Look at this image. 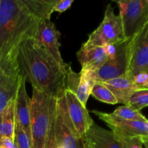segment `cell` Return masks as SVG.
Returning a JSON list of instances; mask_svg holds the SVG:
<instances>
[{
    "label": "cell",
    "mask_w": 148,
    "mask_h": 148,
    "mask_svg": "<svg viewBox=\"0 0 148 148\" xmlns=\"http://www.w3.org/2000/svg\"><path fill=\"white\" fill-rule=\"evenodd\" d=\"M82 70L95 72L98 71L108 59L105 47H95L88 49H81L77 53Z\"/></svg>",
    "instance_id": "cell-15"
},
{
    "label": "cell",
    "mask_w": 148,
    "mask_h": 148,
    "mask_svg": "<svg viewBox=\"0 0 148 148\" xmlns=\"http://www.w3.org/2000/svg\"><path fill=\"white\" fill-rule=\"evenodd\" d=\"M18 63L22 75L33 88L56 99L63 95L66 69L32 38L20 44Z\"/></svg>",
    "instance_id": "cell-2"
},
{
    "label": "cell",
    "mask_w": 148,
    "mask_h": 148,
    "mask_svg": "<svg viewBox=\"0 0 148 148\" xmlns=\"http://www.w3.org/2000/svg\"><path fill=\"white\" fill-rule=\"evenodd\" d=\"M101 83L111 91L117 99L118 103L124 104V106L127 105L133 92L139 90L133 82L132 77L127 75Z\"/></svg>",
    "instance_id": "cell-16"
},
{
    "label": "cell",
    "mask_w": 148,
    "mask_h": 148,
    "mask_svg": "<svg viewBox=\"0 0 148 148\" xmlns=\"http://www.w3.org/2000/svg\"><path fill=\"white\" fill-rule=\"evenodd\" d=\"M0 148H18L15 140L9 137H2L0 139Z\"/></svg>",
    "instance_id": "cell-26"
},
{
    "label": "cell",
    "mask_w": 148,
    "mask_h": 148,
    "mask_svg": "<svg viewBox=\"0 0 148 148\" xmlns=\"http://www.w3.org/2000/svg\"><path fill=\"white\" fill-rule=\"evenodd\" d=\"M56 111L53 114L51 118L50 126H49V131L46 136V143H45L44 148H59L57 144L56 137V132H55V124H56Z\"/></svg>",
    "instance_id": "cell-22"
},
{
    "label": "cell",
    "mask_w": 148,
    "mask_h": 148,
    "mask_svg": "<svg viewBox=\"0 0 148 148\" xmlns=\"http://www.w3.org/2000/svg\"><path fill=\"white\" fill-rule=\"evenodd\" d=\"M101 121L106 124L115 135L122 137H148V123L140 121H128L119 119L111 114L97 110L92 111Z\"/></svg>",
    "instance_id": "cell-10"
},
{
    "label": "cell",
    "mask_w": 148,
    "mask_h": 148,
    "mask_svg": "<svg viewBox=\"0 0 148 148\" xmlns=\"http://www.w3.org/2000/svg\"><path fill=\"white\" fill-rule=\"evenodd\" d=\"M113 116L119 119L128 121H140L148 123V119L137 110L134 109L129 106H119L111 113Z\"/></svg>",
    "instance_id": "cell-19"
},
{
    "label": "cell",
    "mask_w": 148,
    "mask_h": 148,
    "mask_svg": "<svg viewBox=\"0 0 148 148\" xmlns=\"http://www.w3.org/2000/svg\"><path fill=\"white\" fill-rule=\"evenodd\" d=\"M55 132L59 148H87L85 138L77 132L71 121L64 92L57 99Z\"/></svg>",
    "instance_id": "cell-8"
},
{
    "label": "cell",
    "mask_w": 148,
    "mask_h": 148,
    "mask_svg": "<svg viewBox=\"0 0 148 148\" xmlns=\"http://www.w3.org/2000/svg\"><path fill=\"white\" fill-rule=\"evenodd\" d=\"M147 3H148V0H147Z\"/></svg>",
    "instance_id": "cell-28"
},
{
    "label": "cell",
    "mask_w": 148,
    "mask_h": 148,
    "mask_svg": "<svg viewBox=\"0 0 148 148\" xmlns=\"http://www.w3.org/2000/svg\"><path fill=\"white\" fill-rule=\"evenodd\" d=\"M14 140L18 148H32V141L17 123L14 130Z\"/></svg>",
    "instance_id": "cell-21"
},
{
    "label": "cell",
    "mask_w": 148,
    "mask_h": 148,
    "mask_svg": "<svg viewBox=\"0 0 148 148\" xmlns=\"http://www.w3.org/2000/svg\"><path fill=\"white\" fill-rule=\"evenodd\" d=\"M74 3V0H57L53 7V12L59 13H63L71 7Z\"/></svg>",
    "instance_id": "cell-25"
},
{
    "label": "cell",
    "mask_w": 148,
    "mask_h": 148,
    "mask_svg": "<svg viewBox=\"0 0 148 148\" xmlns=\"http://www.w3.org/2000/svg\"><path fill=\"white\" fill-rule=\"evenodd\" d=\"M57 0H0V51L33 38L43 20H51Z\"/></svg>",
    "instance_id": "cell-1"
},
{
    "label": "cell",
    "mask_w": 148,
    "mask_h": 148,
    "mask_svg": "<svg viewBox=\"0 0 148 148\" xmlns=\"http://www.w3.org/2000/svg\"><path fill=\"white\" fill-rule=\"evenodd\" d=\"M64 95L71 121L77 132L84 137L94 123L93 120L90 116L86 106L82 105L73 92L65 89Z\"/></svg>",
    "instance_id": "cell-12"
},
{
    "label": "cell",
    "mask_w": 148,
    "mask_h": 148,
    "mask_svg": "<svg viewBox=\"0 0 148 148\" xmlns=\"http://www.w3.org/2000/svg\"><path fill=\"white\" fill-rule=\"evenodd\" d=\"M61 33L56 29L55 24L51 20H43L38 27L33 40L38 46L43 47L51 55L58 64L64 69H67L68 64L64 62L60 53L61 43L59 40Z\"/></svg>",
    "instance_id": "cell-11"
},
{
    "label": "cell",
    "mask_w": 148,
    "mask_h": 148,
    "mask_svg": "<svg viewBox=\"0 0 148 148\" xmlns=\"http://www.w3.org/2000/svg\"><path fill=\"white\" fill-rule=\"evenodd\" d=\"M115 2L119 9V16L122 23L124 38H132L148 22L147 0H119Z\"/></svg>",
    "instance_id": "cell-7"
},
{
    "label": "cell",
    "mask_w": 148,
    "mask_h": 148,
    "mask_svg": "<svg viewBox=\"0 0 148 148\" xmlns=\"http://www.w3.org/2000/svg\"><path fill=\"white\" fill-rule=\"evenodd\" d=\"M30 98L26 90V78L23 75L16 95L15 121L32 141L30 116Z\"/></svg>",
    "instance_id": "cell-13"
},
{
    "label": "cell",
    "mask_w": 148,
    "mask_h": 148,
    "mask_svg": "<svg viewBox=\"0 0 148 148\" xmlns=\"http://www.w3.org/2000/svg\"><path fill=\"white\" fill-rule=\"evenodd\" d=\"M20 46L0 52V113L16 97L23 77L18 63Z\"/></svg>",
    "instance_id": "cell-4"
},
{
    "label": "cell",
    "mask_w": 148,
    "mask_h": 148,
    "mask_svg": "<svg viewBox=\"0 0 148 148\" xmlns=\"http://www.w3.org/2000/svg\"><path fill=\"white\" fill-rule=\"evenodd\" d=\"M142 140H143V145L145 146V147L148 148V137H147V138L142 139Z\"/></svg>",
    "instance_id": "cell-27"
},
{
    "label": "cell",
    "mask_w": 148,
    "mask_h": 148,
    "mask_svg": "<svg viewBox=\"0 0 148 148\" xmlns=\"http://www.w3.org/2000/svg\"><path fill=\"white\" fill-rule=\"evenodd\" d=\"M141 72L148 73V22L130 40L129 68L127 75L133 76Z\"/></svg>",
    "instance_id": "cell-9"
},
{
    "label": "cell",
    "mask_w": 148,
    "mask_h": 148,
    "mask_svg": "<svg viewBox=\"0 0 148 148\" xmlns=\"http://www.w3.org/2000/svg\"><path fill=\"white\" fill-rule=\"evenodd\" d=\"M132 81L139 90L148 89V73L141 72L132 77Z\"/></svg>",
    "instance_id": "cell-24"
},
{
    "label": "cell",
    "mask_w": 148,
    "mask_h": 148,
    "mask_svg": "<svg viewBox=\"0 0 148 148\" xmlns=\"http://www.w3.org/2000/svg\"><path fill=\"white\" fill-rule=\"evenodd\" d=\"M116 137L121 142L123 148H143V140L140 137Z\"/></svg>",
    "instance_id": "cell-23"
},
{
    "label": "cell",
    "mask_w": 148,
    "mask_h": 148,
    "mask_svg": "<svg viewBox=\"0 0 148 148\" xmlns=\"http://www.w3.org/2000/svg\"><path fill=\"white\" fill-rule=\"evenodd\" d=\"M57 99L33 88L30 116L32 148H44L51 118L56 111Z\"/></svg>",
    "instance_id": "cell-3"
},
{
    "label": "cell",
    "mask_w": 148,
    "mask_h": 148,
    "mask_svg": "<svg viewBox=\"0 0 148 148\" xmlns=\"http://www.w3.org/2000/svg\"><path fill=\"white\" fill-rule=\"evenodd\" d=\"M126 106L140 111L148 106V89L138 90L133 92Z\"/></svg>",
    "instance_id": "cell-20"
},
{
    "label": "cell",
    "mask_w": 148,
    "mask_h": 148,
    "mask_svg": "<svg viewBox=\"0 0 148 148\" xmlns=\"http://www.w3.org/2000/svg\"><path fill=\"white\" fill-rule=\"evenodd\" d=\"M90 95L96 100L105 103L110 105H116L118 103L117 99L114 94L101 82H96L94 85Z\"/></svg>",
    "instance_id": "cell-18"
},
{
    "label": "cell",
    "mask_w": 148,
    "mask_h": 148,
    "mask_svg": "<svg viewBox=\"0 0 148 148\" xmlns=\"http://www.w3.org/2000/svg\"><path fill=\"white\" fill-rule=\"evenodd\" d=\"M124 39L126 38L120 17L114 13L111 4H108L102 22L97 29L89 35L88 39L82 45L81 49L105 47Z\"/></svg>",
    "instance_id": "cell-6"
},
{
    "label": "cell",
    "mask_w": 148,
    "mask_h": 148,
    "mask_svg": "<svg viewBox=\"0 0 148 148\" xmlns=\"http://www.w3.org/2000/svg\"><path fill=\"white\" fill-rule=\"evenodd\" d=\"M130 40L124 39L105 46L108 59L98 71L91 72L95 82H103L127 75L129 68Z\"/></svg>",
    "instance_id": "cell-5"
},
{
    "label": "cell",
    "mask_w": 148,
    "mask_h": 148,
    "mask_svg": "<svg viewBox=\"0 0 148 148\" xmlns=\"http://www.w3.org/2000/svg\"><path fill=\"white\" fill-rule=\"evenodd\" d=\"M87 148H123L121 142L111 131L92 124L84 137Z\"/></svg>",
    "instance_id": "cell-14"
},
{
    "label": "cell",
    "mask_w": 148,
    "mask_h": 148,
    "mask_svg": "<svg viewBox=\"0 0 148 148\" xmlns=\"http://www.w3.org/2000/svg\"><path fill=\"white\" fill-rule=\"evenodd\" d=\"M16 97L0 113V139L9 137L14 140Z\"/></svg>",
    "instance_id": "cell-17"
}]
</instances>
